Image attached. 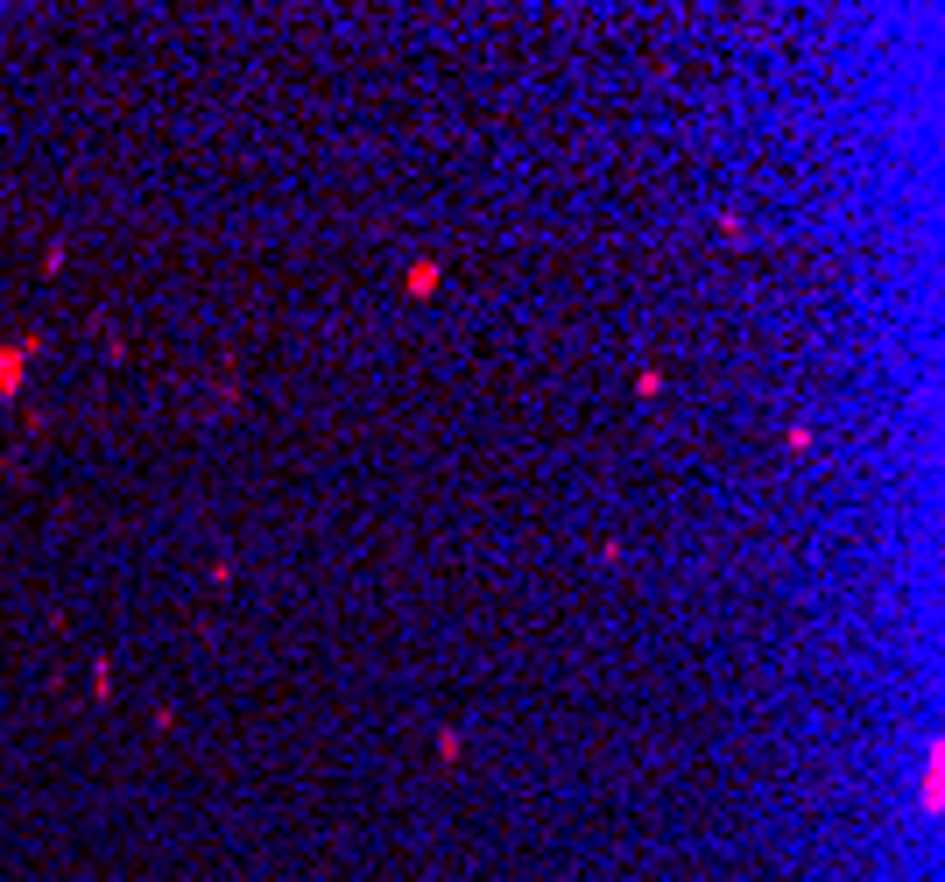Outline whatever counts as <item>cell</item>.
<instances>
[{"label":"cell","instance_id":"277c9868","mask_svg":"<svg viewBox=\"0 0 945 882\" xmlns=\"http://www.w3.org/2000/svg\"><path fill=\"white\" fill-rule=\"evenodd\" d=\"M106 693H113V664L100 657V664H92V699H106Z\"/></svg>","mask_w":945,"mask_h":882},{"label":"cell","instance_id":"7a4b0ae2","mask_svg":"<svg viewBox=\"0 0 945 882\" xmlns=\"http://www.w3.org/2000/svg\"><path fill=\"white\" fill-rule=\"evenodd\" d=\"M438 283H445V261H410V268H402V290H410V297H431Z\"/></svg>","mask_w":945,"mask_h":882},{"label":"cell","instance_id":"3957f363","mask_svg":"<svg viewBox=\"0 0 945 882\" xmlns=\"http://www.w3.org/2000/svg\"><path fill=\"white\" fill-rule=\"evenodd\" d=\"M438 762H445V770L466 762V735H459V727H438Z\"/></svg>","mask_w":945,"mask_h":882},{"label":"cell","instance_id":"6da1fadb","mask_svg":"<svg viewBox=\"0 0 945 882\" xmlns=\"http://www.w3.org/2000/svg\"><path fill=\"white\" fill-rule=\"evenodd\" d=\"M29 353H35V332L29 339H8V347H0V396H22V375H29Z\"/></svg>","mask_w":945,"mask_h":882}]
</instances>
